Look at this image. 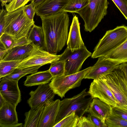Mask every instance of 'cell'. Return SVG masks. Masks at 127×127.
Instances as JSON below:
<instances>
[{
	"instance_id": "6da1fadb",
	"label": "cell",
	"mask_w": 127,
	"mask_h": 127,
	"mask_svg": "<svg viewBox=\"0 0 127 127\" xmlns=\"http://www.w3.org/2000/svg\"><path fill=\"white\" fill-rule=\"evenodd\" d=\"M40 18L44 35V50L56 55L62 49L67 41L69 15L67 12L61 10Z\"/></svg>"
},
{
	"instance_id": "7a4b0ae2",
	"label": "cell",
	"mask_w": 127,
	"mask_h": 127,
	"mask_svg": "<svg viewBox=\"0 0 127 127\" xmlns=\"http://www.w3.org/2000/svg\"><path fill=\"white\" fill-rule=\"evenodd\" d=\"M24 6L7 12L4 16L5 24L3 33L12 36L15 41L24 37H27L34 24V21H31L26 15L24 11Z\"/></svg>"
},
{
	"instance_id": "3957f363",
	"label": "cell",
	"mask_w": 127,
	"mask_h": 127,
	"mask_svg": "<svg viewBox=\"0 0 127 127\" xmlns=\"http://www.w3.org/2000/svg\"><path fill=\"white\" fill-rule=\"evenodd\" d=\"M127 39V26H118L107 31L95 47L92 58L106 57Z\"/></svg>"
},
{
	"instance_id": "277c9868",
	"label": "cell",
	"mask_w": 127,
	"mask_h": 127,
	"mask_svg": "<svg viewBox=\"0 0 127 127\" xmlns=\"http://www.w3.org/2000/svg\"><path fill=\"white\" fill-rule=\"evenodd\" d=\"M101 78L112 92L116 100L117 107L127 112V79L119 67Z\"/></svg>"
},
{
	"instance_id": "5b68a950",
	"label": "cell",
	"mask_w": 127,
	"mask_h": 127,
	"mask_svg": "<svg viewBox=\"0 0 127 127\" xmlns=\"http://www.w3.org/2000/svg\"><path fill=\"white\" fill-rule=\"evenodd\" d=\"M89 2L77 11L84 22V30L92 32L107 14V0H89Z\"/></svg>"
},
{
	"instance_id": "8992f818",
	"label": "cell",
	"mask_w": 127,
	"mask_h": 127,
	"mask_svg": "<svg viewBox=\"0 0 127 127\" xmlns=\"http://www.w3.org/2000/svg\"><path fill=\"white\" fill-rule=\"evenodd\" d=\"M85 89L71 98H65L61 101L55 125L73 112H75L79 118L87 112L93 98L91 96L88 97L91 95Z\"/></svg>"
},
{
	"instance_id": "52a82bcc",
	"label": "cell",
	"mask_w": 127,
	"mask_h": 127,
	"mask_svg": "<svg viewBox=\"0 0 127 127\" xmlns=\"http://www.w3.org/2000/svg\"><path fill=\"white\" fill-rule=\"evenodd\" d=\"M91 67L73 74L54 77L49 85L55 94L62 98L70 90L80 85L81 81L90 70Z\"/></svg>"
},
{
	"instance_id": "ba28073f",
	"label": "cell",
	"mask_w": 127,
	"mask_h": 127,
	"mask_svg": "<svg viewBox=\"0 0 127 127\" xmlns=\"http://www.w3.org/2000/svg\"><path fill=\"white\" fill-rule=\"evenodd\" d=\"M92 55L85 46L72 51L66 48L60 55L59 60L63 61L65 63L64 75H69L79 72L85 61Z\"/></svg>"
},
{
	"instance_id": "9c48e42d",
	"label": "cell",
	"mask_w": 127,
	"mask_h": 127,
	"mask_svg": "<svg viewBox=\"0 0 127 127\" xmlns=\"http://www.w3.org/2000/svg\"><path fill=\"white\" fill-rule=\"evenodd\" d=\"M60 56V55L51 54L35 46L31 54L22 60L16 68H22L38 65L42 66L59 61Z\"/></svg>"
},
{
	"instance_id": "30bf717a",
	"label": "cell",
	"mask_w": 127,
	"mask_h": 127,
	"mask_svg": "<svg viewBox=\"0 0 127 127\" xmlns=\"http://www.w3.org/2000/svg\"><path fill=\"white\" fill-rule=\"evenodd\" d=\"M31 97L27 103L31 109L47 104L53 101L55 95L49 84L39 85L34 91L29 93Z\"/></svg>"
},
{
	"instance_id": "8fae6325",
	"label": "cell",
	"mask_w": 127,
	"mask_h": 127,
	"mask_svg": "<svg viewBox=\"0 0 127 127\" xmlns=\"http://www.w3.org/2000/svg\"><path fill=\"white\" fill-rule=\"evenodd\" d=\"M93 98H97L112 106H117V103L112 92L101 78L94 80L88 91Z\"/></svg>"
},
{
	"instance_id": "7c38bea8",
	"label": "cell",
	"mask_w": 127,
	"mask_h": 127,
	"mask_svg": "<svg viewBox=\"0 0 127 127\" xmlns=\"http://www.w3.org/2000/svg\"><path fill=\"white\" fill-rule=\"evenodd\" d=\"M0 81V94L6 102L17 106L21 101L18 81L3 77Z\"/></svg>"
},
{
	"instance_id": "4fadbf2b",
	"label": "cell",
	"mask_w": 127,
	"mask_h": 127,
	"mask_svg": "<svg viewBox=\"0 0 127 127\" xmlns=\"http://www.w3.org/2000/svg\"><path fill=\"white\" fill-rule=\"evenodd\" d=\"M119 65L112 62L105 57H98L95 64L85 76L84 79H94L107 75L118 68Z\"/></svg>"
},
{
	"instance_id": "5bb4252c",
	"label": "cell",
	"mask_w": 127,
	"mask_h": 127,
	"mask_svg": "<svg viewBox=\"0 0 127 127\" xmlns=\"http://www.w3.org/2000/svg\"><path fill=\"white\" fill-rule=\"evenodd\" d=\"M61 101L57 99L45 105L38 127H53L60 109Z\"/></svg>"
},
{
	"instance_id": "9a60e30c",
	"label": "cell",
	"mask_w": 127,
	"mask_h": 127,
	"mask_svg": "<svg viewBox=\"0 0 127 127\" xmlns=\"http://www.w3.org/2000/svg\"><path fill=\"white\" fill-rule=\"evenodd\" d=\"M16 106L6 102L0 108V127H23V124L18 123Z\"/></svg>"
},
{
	"instance_id": "2e32d148",
	"label": "cell",
	"mask_w": 127,
	"mask_h": 127,
	"mask_svg": "<svg viewBox=\"0 0 127 127\" xmlns=\"http://www.w3.org/2000/svg\"><path fill=\"white\" fill-rule=\"evenodd\" d=\"M69 0H46L35 8L38 16L44 17L51 15L62 10Z\"/></svg>"
},
{
	"instance_id": "e0dca14e",
	"label": "cell",
	"mask_w": 127,
	"mask_h": 127,
	"mask_svg": "<svg viewBox=\"0 0 127 127\" xmlns=\"http://www.w3.org/2000/svg\"><path fill=\"white\" fill-rule=\"evenodd\" d=\"M67 48L72 51L84 47L81 36L80 23L78 17L74 16L70 26L67 42Z\"/></svg>"
},
{
	"instance_id": "ac0fdd59",
	"label": "cell",
	"mask_w": 127,
	"mask_h": 127,
	"mask_svg": "<svg viewBox=\"0 0 127 127\" xmlns=\"http://www.w3.org/2000/svg\"><path fill=\"white\" fill-rule=\"evenodd\" d=\"M35 46L31 43L24 46L13 47L7 51L0 61H17L24 59L31 54Z\"/></svg>"
},
{
	"instance_id": "d6986e66",
	"label": "cell",
	"mask_w": 127,
	"mask_h": 127,
	"mask_svg": "<svg viewBox=\"0 0 127 127\" xmlns=\"http://www.w3.org/2000/svg\"><path fill=\"white\" fill-rule=\"evenodd\" d=\"M112 106L97 98H93L87 112L105 122L107 117L111 113Z\"/></svg>"
},
{
	"instance_id": "ffe728a7",
	"label": "cell",
	"mask_w": 127,
	"mask_h": 127,
	"mask_svg": "<svg viewBox=\"0 0 127 127\" xmlns=\"http://www.w3.org/2000/svg\"><path fill=\"white\" fill-rule=\"evenodd\" d=\"M53 77L49 70L37 72L27 76L24 85L27 87L46 84L49 83Z\"/></svg>"
},
{
	"instance_id": "44dd1931",
	"label": "cell",
	"mask_w": 127,
	"mask_h": 127,
	"mask_svg": "<svg viewBox=\"0 0 127 127\" xmlns=\"http://www.w3.org/2000/svg\"><path fill=\"white\" fill-rule=\"evenodd\" d=\"M106 57L118 65L127 63V39Z\"/></svg>"
},
{
	"instance_id": "7402d4cb",
	"label": "cell",
	"mask_w": 127,
	"mask_h": 127,
	"mask_svg": "<svg viewBox=\"0 0 127 127\" xmlns=\"http://www.w3.org/2000/svg\"><path fill=\"white\" fill-rule=\"evenodd\" d=\"M27 38L34 45L44 49V35L42 27L34 24L31 29Z\"/></svg>"
},
{
	"instance_id": "603a6c76",
	"label": "cell",
	"mask_w": 127,
	"mask_h": 127,
	"mask_svg": "<svg viewBox=\"0 0 127 127\" xmlns=\"http://www.w3.org/2000/svg\"><path fill=\"white\" fill-rule=\"evenodd\" d=\"M43 105L35 109H31L25 113V119L23 127H38L40 117L44 107Z\"/></svg>"
},
{
	"instance_id": "cb8c5ba5",
	"label": "cell",
	"mask_w": 127,
	"mask_h": 127,
	"mask_svg": "<svg viewBox=\"0 0 127 127\" xmlns=\"http://www.w3.org/2000/svg\"><path fill=\"white\" fill-rule=\"evenodd\" d=\"M42 66L38 65L22 68H16L11 73L3 77L18 81L21 78L27 74H32L37 72L38 69Z\"/></svg>"
},
{
	"instance_id": "d4e9b609",
	"label": "cell",
	"mask_w": 127,
	"mask_h": 127,
	"mask_svg": "<svg viewBox=\"0 0 127 127\" xmlns=\"http://www.w3.org/2000/svg\"><path fill=\"white\" fill-rule=\"evenodd\" d=\"M22 61H0V79L12 73L19 66Z\"/></svg>"
},
{
	"instance_id": "484cf974",
	"label": "cell",
	"mask_w": 127,
	"mask_h": 127,
	"mask_svg": "<svg viewBox=\"0 0 127 127\" xmlns=\"http://www.w3.org/2000/svg\"><path fill=\"white\" fill-rule=\"evenodd\" d=\"M89 2L88 0H69L62 10L67 12L76 13Z\"/></svg>"
},
{
	"instance_id": "4316f807",
	"label": "cell",
	"mask_w": 127,
	"mask_h": 127,
	"mask_svg": "<svg viewBox=\"0 0 127 127\" xmlns=\"http://www.w3.org/2000/svg\"><path fill=\"white\" fill-rule=\"evenodd\" d=\"M79 117L74 112L65 117L53 127H76Z\"/></svg>"
},
{
	"instance_id": "83f0119b",
	"label": "cell",
	"mask_w": 127,
	"mask_h": 127,
	"mask_svg": "<svg viewBox=\"0 0 127 127\" xmlns=\"http://www.w3.org/2000/svg\"><path fill=\"white\" fill-rule=\"evenodd\" d=\"M105 123L107 127H127V120L111 113L107 117Z\"/></svg>"
},
{
	"instance_id": "f1b7e54d",
	"label": "cell",
	"mask_w": 127,
	"mask_h": 127,
	"mask_svg": "<svg viewBox=\"0 0 127 127\" xmlns=\"http://www.w3.org/2000/svg\"><path fill=\"white\" fill-rule=\"evenodd\" d=\"M65 63L63 61L59 60L51 64L49 70L53 77L64 75Z\"/></svg>"
},
{
	"instance_id": "f546056e",
	"label": "cell",
	"mask_w": 127,
	"mask_h": 127,
	"mask_svg": "<svg viewBox=\"0 0 127 127\" xmlns=\"http://www.w3.org/2000/svg\"><path fill=\"white\" fill-rule=\"evenodd\" d=\"M31 0H13L5 6L7 12L16 10L23 6Z\"/></svg>"
},
{
	"instance_id": "4dcf8cb0",
	"label": "cell",
	"mask_w": 127,
	"mask_h": 127,
	"mask_svg": "<svg viewBox=\"0 0 127 127\" xmlns=\"http://www.w3.org/2000/svg\"><path fill=\"white\" fill-rule=\"evenodd\" d=\"M15 41L13 36L7 33H3L0 36V44L7 51L11 48Z\"/></svg>"
},
{
	"instance_id": "1f68e13d",
	"label": "cell",
	"mask_w": 127,
	"mask_h": 127,
	"mask_svg": "<svg viewBox=\"0 0 127 127\" xmlns=\"http://www.w3.org/2000/svg\"><path fill=\"white\" fill-rule=\"evenodd\" d=\"M127 20V0H111Z\"/></svg>"
},
{
	"instance_id": "d6a6232c",
	"label": "cell",
	"mask_w": 127,
	"mask_h": 127,
	"mask_svg": "<svg viewBox=\"0 0 127 127\" xmlns=\"http://www.w3.org/2000/svg\"><path fill=\"white\" fill-rule=\"evenodd\" d=\"M76 127H95V126L88 117L82 116L79 118Z\"/></svg>"
},
{
	"instance_id": "836d02e7",
	"label": "cell",
	"mask_w": 127,
	"mask_h": 127,
	"mask_svg": "<svg viewBox=\"0 0 127 127\" xmlns=\"http://www.w3.org/2000/svg\"><path fill=\"white\" fill-rule=\"evenodd\" d=\"M24 11L28 18L31 21H33V18L35 13V8L31 3L25 5Z\"/></svg>"
},
{
	"instance_id": "e575fe53",
	"label": "cell",
	"mask_w": 127,
	"mask_h": 127,
	"mask_svg": "<svg viewBox=\"0 0 127 127\" xmlns=\"http://www.w3.org/2000/svg\"><path fill=\"white\" fill-rule=\"evenodd\" d=\"M111 113L124 120H127V112L117 107L112 106Z\"/></svg>"
},
{
	"instance_id": "d590c367",
	"label": "cell",
	"mask_w": 127,
	"mask_h": 127,
	"mask_svg": "<svg viewBox=\"0 0 127 127\" xmlns=\"http://www.w3.org/2000/svg\"><path fill=\"white\" fill-rule=\"evenodd\" d=\"M88 117L91 121L95 127H107L105 122L99 118L89 114Z\"/></svg>"
},
{
	"instance_id": "8d00e7d4",
	"label": "cell",
	"mask_w": 127,
	"mask_h": 127,
	"mask_svg": "<svg viewBox=\"0 0 127 127\" xmlns=\"http://www.w3.org/2000/svg\"><path fill=\"white\" fill-rule=\"evenodd\" d=\"M7 12L3 8L0 10V36L3 33L5 24L4 16Z\"/></svg>"
},
{
	"instance_id": "74e56055",
	"label": "cell",
	"mask_w": 127,
	"mask_h": 127,
	"mask_svg": "<svg viewBox=\"0 0 127 127\" xmlns=\"http://www.w3.org/2000/svg\"><path fill=\"white\" fill-rule=\"evenodd\" d=\"M31 42H32L28 39L27 37H24L16 41L11 49L17 46L26 45Z\"/></svg>"
},
{
	"instance_id": "f35d334b",
	"label": "cell",
	"mask_w": 127,
	"mask_h": 127,
	"mask_svg": "<svg viewBox=\"0 0 127 127\" xmlns=\"http://www.w3.org/2000/svg\"><path fill=\"white\" fill-rule=\"evenodd\" d=\"M0 61L3 59L7 51V50L1 44H0Z\"/></svg>"
},
{
	"instance_id": "ab89813d",
	"label": "cell",
	"mask_w": 127,
	"mask_h": 127,
	"mask_svg": "<svg viewBox=\"0 0 127 127\" xmlns=\"http://www.w3.org/2000/svg\"><path fill=\"white\" fill-rule=\"evenodd\" d=\"M119 67L123 71L127 79V63L121 64Z\"/></svg>"
},
{
	"instance_id": "60d3db41",
	"label": "cell",
	"mask_w": 127,
	"mask_h": 127,
	"mask_svg": "<svg viewBox=\"0 0 127 127\" xmlns=\"http://www.w3.org/2000/svg\"><path fill=\"white\" fill-rule=\"evenodd\" d=\"M46 0H31V3L35 8Z\"/></svg>"
},
{
	"instance_id": "b9f144b4",
	"label": "cell",
	"mask_w": 127,
	"mask_h": 127,
	"mask_svg": "<svg viewBox=\"0 0 127 127\" xmlns=\"http://www.w3.org/2000/svg\"><path fill=\"white\" fill-rule=\"evenodd\" d=\"M6 102L4 99L0 94V108H1L4 104Z\"/></svg>"
},
{
	"instance_id": "7bdbcfd3",
	"label": "cell",
	"mask_w": 127,
	"mask_h": 127,
	"mask_svg": "<svg viewBox=\"0 0 127 127\" xmlns=\"http://www.w3.org/2000/svg\"><path fill=\"white\" fill-rule=\"evenodd\" d=\"M1 2V6L3 7L5 6L7 2H11L13 0H0Z\"/></svg>"
},
{
	"instance_id": "ee69618b",
	"label": "cell",
	"mask_w": 127,
	"mask_h": 127,
	"mask_svg": "<svg viewBox=\"0 0 127 127\" xmlns=\"http://www.w3.org/2000/svg\"></svg>"
}]
</instances>
